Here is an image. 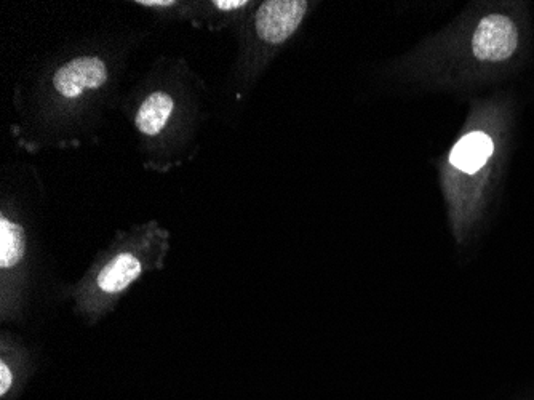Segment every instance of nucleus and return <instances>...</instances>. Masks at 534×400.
I'll list each match as a JSON object with an SVG mask.
<instances>
[{"label": "nucleus", "mask_w": 534, "mask_h": 400, "mask_svg": "<svg viewBox=\"0 0 534 400\" xmlns=\"http://www.w3.org/2000/svg\"><path fill=\"white\" fill-rule=\"evenodd\" d=\"M24 256V229L20 224L0 218V268L10 269Z\"/></svg>", "instance_id": "nucleus-7"}, {"label": "nucleus", "mask_w": 534, "mask_h": 400, "mask_svg": "<svg viewBox=\"0 0 534 400\" xmlns=\"http://www.w3.org/2000/svg\"><path fill=\"white\" fill-rule=\"evenodd\" d=\"M12 372L5 362L0 364V396H7L8 389L12 386Z\"/></svg>", "instance_id": "nucleus-8"}, {"label": "nucleus", "mask_w": 534, "mask_h": 400, "mask_svg": "<svg viewBox=\"0 0 534 400\" xmlns=\"http://www.w3.org/2000/svg\"><path fill=\"white\" fill-rule=\"evenodd\" d=\"M213 5L223 12H234V10L247 7L248 2L247 0H216Z\"/></svg>", "instance_id": "nucleus-9"}, {"label": "nucleus", "mask_w": 534, "mask_h": 400, "mask_svg": "<svg viewBox=\"0 0 534 400\" xmlns=\"http://www.w3.org/2000/svg\"><path fill=\"white\" fill-rule=\"evenodd\" d=\"M528 36L522 5H488L472 18L466 37L467 60L482 74L507 71L522 60Z\"/></svg>", "instance_id": "nucleus-2"}, {"label": "nucleus", "mask_w": 534, "mask_h": 400, "mask_svg": "<svg viewBox=\"0 0 534 400\" xmlns=\"http://www.w3.org/2000/svg\"><path fill=\"white\" fill-rule=\"evenodd\" d=\"M479 117L456 141L448 156L455 180L461 183V208L467 215H477L485 202L488 183L501 162L504 140L509 128V104L503 101L480 103Z\"/></svg>", "instance_id": "nucleus-1"}, {"label": "nucleus", "mask_w": 534, "mask_h": 400, "mask_svg": "<svg viewBox=\"0 0 534 400\" xmlns=\"http://www.w3.org/2000/svg\"><path fill=\"white\" fill-rule=\"evenodd\" d=\"M173 108L175 101L168 93H152L143 101L140 111L136 114V128L144 135H159L172 116Z\"/></svg>", "instance_id": "nucleus-6"}, {"label": "nucleus", "mask_w": 534, "mask_h": 400, "mask_svg": "<svg viewBox=\"0 0 534 400\" xmlns=\"http://www.w3.org/2000/svg\"><path fill=\"white\" fill-rule=\"evenodd\" d=\"M307 5L303 0H267L256 12V34L266 44H283L303 23Z\"/></svg>", "instance_id": "nucleus-3"}, {"label": "nucleus", "mask_w": 534, "mask_h": 400, "mask_svg": "<svg viewBox=\"0 0 534 400\" xmlns=\"http://www.w3.org/2000/svg\"><path fill=\"white\" fill-rule=\"evenodd\" d=\"M141 271V261L133 253H119L101 269L96 282L106 295H119L140 277Z\"/></svg>", "instance_id": "nucleus-5"}, {"label": "nucleus", "mask_w": 534, "mask_h": 400, "mask_svg": "<svg viewBox=\"0 0 534 400\" xmlns=\"http://www.w3.org/2000/svg\"><path fill=\"white\" fill-rule=\"evenodd\" d=\"M136 4L143 5V7H172L175 2L173 0H140Z\"/></svg>", "instance_id": "nucleus-10"}, {"label": "nucleus", "mask_w": 534, "mask_h": 400, "mask_svg": "<svg viewBox=\"0 0 534 400\" xmlns=\"http://www.w3.org/2000/svg\"><path fill=\"white\" fill-rule=\"evenodd\" d=\"M108 82V68L100 56H80L61 66L53 76V87L63 98L74 100L85 90H96Z\"/></svg>", "instance_id": "nucleus-4"}]
</instances>
